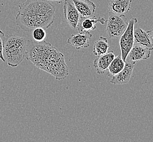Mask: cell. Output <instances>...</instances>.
Returning <instances> with one entry per match:
<instances>
[{
    "label": "cell",
    "mask_w": 153,
    "mask_h": 142,
    "mask_svg": "<svg viewBox=\"0 0 153 142\" xmlns=\"http://www.w3.org/2000/svg\"><path fill=\"white\" fill-rule=\"evenodd\" d=\"M27 40L24 37L13 34L5 37L3 43V55L8 65L16 67L26 56Z\"/></svg>",
    "instance_id": "obj_3"
},
{
    "label": "cell",
    "mask_w": 153,
    "mask_h": 142,
    "mask_svg": "<svg viewBox=\"0 0 153 142\" xmlns=\"http://www.w3.org/2000/svg\"><path fill=\"white\" fill-rule=\"evenodd\" d=\"M45 1H54V2H56L58 3H62L64 2L65 0H45Z\"/></svg>",
    "instance_id": "obj_20"
},
{
    "label": "cell",
    "mask_w": 153,
    "mask_h": 142,
    "mask_svg": "<svg viewBox=\"0 0 153 142\" xmlns=\"http://www.w3.org/2000/svg\"><path fill=\"white\" fill-rule=\"evenodd\" d=\"M147 32H148V34H149V35L150 36V38H152V40L153 41V28L151 30L147 31Z\"/></svg>",
    "instance_id": "obj_19"
},
{
    "label": "cell",
    "mask_w": 153,
    "mask_h": 142,
    "mask_svg": "<svg viewBox=\"0 0 153 142\" xmlns=\"http://www.w3.org/2000/svg\"><path fill=\"white\" fill-rule=\"evenodd\" d=\"M106 31L107 36L111 39H118L122 35L128 25L125 15H118L108 12Z\"/></svg>",
    "instance_id": "obj_4"
},
{
    "label": "cell",
    "mask_w": 153,
    "mask_h": 142,
    "mask_svg": "<svg viewBox=\"0 0 153 142\" xmlns=\"http://www.w3.org/2000/svg\"><path fill=\"white\" fill-rule=\"evenodd\" d=\"M25 58L38 68L51 74L56 80L64 79L69 74L64 55L44 40L40 42L27 40Z\"/></svg>",
    "instance_id": "obj_1"
},
{
    "label": "cell",
    "mask_w": 153,
    "mask_h": 142,
    "mask_svg": "<svg viewBox=\"0 0 153 142\" xmlns=\"http://www.w3.org/2000/svg\"><path fill=\"white\" fill-rule=\"evenodd\" d=\"M134 42L150 50H153V41L147 31L141 28L134 29Z\"/></svg>",
    "instance_id": "obj_14"
},
{
    "label": "cell",
    "mask_w": 153,
    "mask_h": 142,
    "mask_svg": "<svg viewBox=\"0 0 153 142\" xmlns=\"http://www.w3.org/2000/svg\"><path fill=\"white\" fill-rule=\"evenodd\" d=\"M5 35L3 31L0 30V59L3 61L6 62L3 55V43L5 38Z\"/></svg>",
    "instance_id": "obj_18"
},
{
    "label": "cell",
    "mask_w": 153,
    "mask_h": 142,
    "mask_svg": "<svg viewBox=\"0 0 153 142\" xmlns=\"http://www.w3.org/2000/svg\"><path fill=\"white\" fill-rule=\"evenodd\" d=\"M18 13L16 16L18 28L27 32L35 28H48L53 23L56 8L45 0H27L19 4Z\"/></svg>",
    "instance_id": "obj_2"
},
{
    "label": "cell",
    "mask_w": 153,
    "mask_h": 142,
    "mask_svg": "<svg viewBox=\"0 0 153 142\" xmlns=\"http://www.w3.org/2000/svg\"><path fill=\"white\" fill-rule=\"evenodd\" d=\"M136 62L126 61L125 66L118 74L112 76L110 83L114 85L128 83L131 78L132 71Z\"/></svg>",
    "instance_id": "obj_8"
},
{
    "label": "cell",
    "mask_w": 153,
    "mask_h": 142,
    "mask_svg": "<svg viewBox=\"0 0 153 142\" xmlns=\"http://www.w3.org/2000/svg\"><path fill=\"white\" fill-rule=\"evenodd\" d=\"M92 34L90 32L72 34L67 40V43L73 46L77 50L82 48H87L89 46L90 40Z\"/></svg>",
    "instance_id": "obj_10"
},
{
    "label": "cell",
    "mask_w": 153,
    "mask_h": 142,
    "mask_svg": "<svg viewBox=\"0 0 153 142\" xmlns=\"http://www.w3.org/2000/svg\"><path fill=\"white\" fill-rule=\"evenodd\" d=\"M81 17H89L94 15L96 9L95 3L90 0H72Z\"/></svg>",
    "instance_id": "obj_12"
},
{
    "label": "cell",
    "mask_w": 153,
    "mask_h": 142,
    "mask_svg": "<svg viewBox=\"0 0 153 142\" xmlns=\"http://www.w3.org/2000/svg\"><path fill=\"white\" fill-rule=\"evenodd\" d=\"M110 47L108 43V40L104 37H100L98 40H96L93 45V53L95 56H101L104 55L108 52Z\"/></svg>",
    "instance_id": "obj_15"
},
{
    "label": "cell",
    "mask_w": 153,
    "mask_h": 142,
    "mask_svg": "<svg viewBox=\"0 0 153 142\" xmlns=\"http://www.w3.org/2000/svg\"><path fill=\"white\" fill-rule=\"evenodd\" d=\"M63 10L65 19L68 25L72 29H76L81 16L73 3L70 0H65Z\"/></svg>",
    "instance_id": "obj_6"
},
{
    "label": "cell",
    "mask_w": 153,
    "mask_h": 142,
    "mask_svg": "<svg viewBox=\"0 0 153 142\" xmlns=\"http://www.w3.org/2000/svg\"><path fill=\"white\" fill-rule=\"evenodd\" d=\"M137 22V19L132 18L128 22L126 30L120 37V45L121 57L124 61H126L127 56L133 46L134 42L135 25Z\"/></svg>",
    "instance_id": "obj_5"
},
{
    "label": "cell",
    "mask_w": 153,
    "mask_h": 142,
    "mask_svg": "<svg viewBox=\"0 0 153 142\" xmlns=\"http://www.w3.org/2000/svg\"><path fill=\"white\" fill-rule=\"evenodd\" d=\"M106 22L107 20L105 19L100 16L80 17L76 28L79 33L90 32L95 30L97 28V23L99 22L102 25H104L105 23Z\"/></svg>",
    "instance_id": "obj_7"
},
{
    "label": "cell",
    "mask_w": 153,
    "mask_h": 142,
    "mask_svg": "<svg viewBox=\"0 0 153 142\" xmlns=\"http://www.w3.org/2000/svg\"><path fill=\"white\" fill-rule=\"evenodd\" d=\"M125 63L120 56L115 57L107 68L108 75L112 77L120 73L124 68Z\"/></svg>",
    "instance_id": "obj_16"
},
{
    "label": "cell",
    "mask_w": 153,
    "mask_h": 142,
    "mask_svg": "<svg viewBox=\"0 0 153 142\" xmlns=\"http://www.w3.org/2000/svg\"><path fill=\"white\" fill-rule=\"evenodd\" d=\"M150 49L134 43L128 54L126 61L137 62L141 60H146L150 58Z\"/></svg>",
    "instance_id": "obj_9"
},
{
    "label": "cell",
    "mask_w": 153,
    "mask_h": 142,
    "mask_svg": "<svg viewBox=\"0 0 153 142\" xmlns=\"http://www.w3.org/2000/svg\"><path fill=\"white\" fill-rule=\"evenodd\" d=\"M131 3L132 0H111L108 10L118 15H125L129 12Z\"/></svg>",
    "instance_id": "obj_13"
},
{
    "label": "cell",
    "mask_w": 153,
    "mask_h": 142,
    "mask_svg": "<svg viewBox=\"0 0 153 142\" xmlns=\"http://www.w3.org/2000/svg\"><path fill=\"white\" fill-rule=\"evenodd\" d=\"M114 58L115 54L113 50L107 52L104 55L98 56L93 62V67L96 70L97 73L100 74L105 73Z\"/></svg>",
    "instance_id": "obj_11"
},
{
    "label": "cell",
    "mask_w": 153,
    "mask_h": 142,
    "mask_svg": "<svg viewBox=\"0 0 153 142\" xmlns=\"http://www.w3.org/2000/svg\"><path fill=\"white\" fill-rule=\"evenodd\" d=\"M32 36L35 41L38 42H42L46 38V31L44 28H35L32 31Z\"/></svg>",
    "instance_id": "obj_17"
}]
</instances>
